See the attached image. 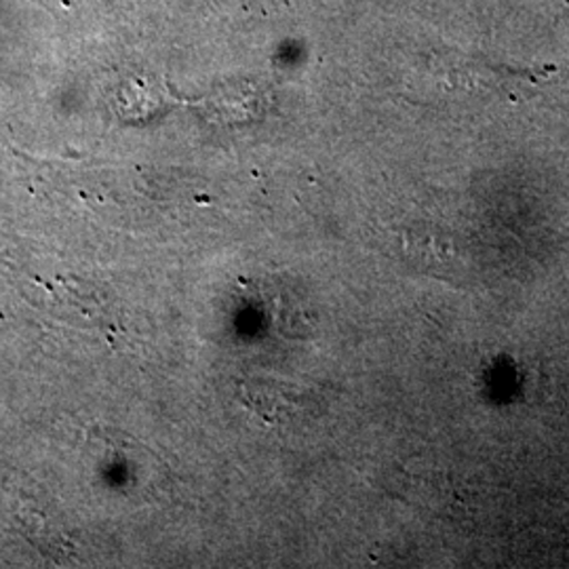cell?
Masks as SVG:
<instances>
[{
  "label": "cell",
  "mask_w": 569,
  "mask_h": 569,
  "mask_svg": "<svg viewBox=\"0 0 569 569\" xmlns=\"http://www.w3.org/2000/svg\"><path fill=\"white\" fill-rule=\"evenodd\" d=\"M407 253L425 268H448L458 260L456 249L448 239L441 237H407Z\"/></svg>",
  "instance_id": "6da1fadb"
}]
</instances>
